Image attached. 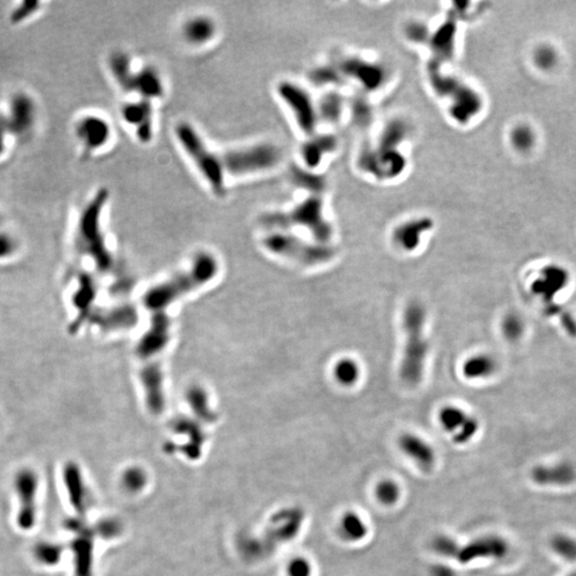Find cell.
<instances>
[{
  "instance_id": "6da1fadb",
  "label": "cell",
  "mask_w": 576,
  "mask_h": 576,
  "mask_svg": "<svg viewBox=\"0 0 576 576\" xmlns=\"http://www.w3.org/2000/svg\"><path fill=\"white\" fill-rule=\"evenodd\" d=\"M427 319L426 308L420 302L412 301L405 308L402 330L405 334L404 355L399 375L408 387H418L424 377L429 344L425 335Z\"/></svg>"
},
{
  "instance_id": "7a4b0ae2",
  "label": "cell",
  "mask_w": 576,
  "mask_h": 576,
  "mask_svg": "<svg viewBox=\"0 0 576 576\" xmlns=\"http://www.w3.org/2000/svg\"><path fill=\"white\" fill-rule=\"evenodd\" d=\"M175 135L187 156L198 169L210 189L217 196L225 194V170L221 157L212 152L192 124L182 122L175 127Z\"/></svg>"
},
{
  "instance_id": "3957f363",
  "label": "cell",
  "mask_w": 576,
  "mask_h": 576,
  "mask_svg": "<svg viewBox=\"0 0 576 576\" xmlns=\"http://www.w3.org/2000/svg\"><path fill=\"white\" fill-rule=\"evenodd\" d=\"M261 223L271 229L284 230L304 227L310 232L318 243L327 245L333 236V229L324 215L320 196H310L290 212H272L261 218Z\"/></svg>"
},
{
  "instance_id": "277c9868",
  "label": "cell",
  "mask_w": 576,
  "mask_h": 576,
  "mask_svg": "<svg viewBox=\"0 0 576 576\" xmlns=\"http://www.w3.org/2000/svg\"><path fill=\"white\" fill-rule=\"evenodd\" d=\"M442 66L429 61L427 66L428 78L432 89L438 95L452 103L450 112L459 122L469 121L481 108V100L475 92L458 82L449 75L444 74Z\"/></svg>"
},
{
  "instance_id": "5b68a950",
  "label": "cell",
  "mask_w": 576,
  "mask_h": 576,
  "mask_svg": "<svg viewBox=\"0 0 576 576\" xmlns=\"http://www.w3.org/2000/svg\"><path fill=\"white\" fill-rule=\"evenodd\" d=\"M7 122L15 142H28L35 136L40 120V108L37 98L25 89L11 92L0 110Z\"/></svg>"
},
{
  "instance_id": "8992f818",
  "label": "cell",
  "mask_w": 576,
  "mask_h": 576,
  "mask_svg": "<svg viewBox=\"0 0 576 576\" xmlns=\"http://www.w3.org/2000/svg\"><path fill=\"white\" fill-rule=\"evenodd\" d=\"M280 159V149L269 143L230 149L221 156L225 173L232 176H247L270 170Z\"/></svg>"
},
{
  "instance_id": "52a82bcc",
  "label": "cell",
  "mask_w": 576,
  "mask_h": 576,
  "mask_svg": "<svg viewBox=\"0 0 576 576\" xmlns=\"http://www.w3.org/2000/svg\"><path fill=\"white\" fill-rule=\"evenodd\" d=\"M264 245L269 251L275 254L308 266L326 264L336 254L333 247L324 243H308L296 236L282 232L273 233L265 237Z\"/></svg>"
},
{
  "instance_id": "ba28073f",
  "label": "cell",
  "mask_w": 576,
  "mask_h": 576,
  "mask_svg": "<svg viewBox=\"0 0 576 576\" xmlns=\"http://www.w3.org/2000/svg\"><path fill=\"white\" fill-rule=\"evenodd\" d=\"M40 476L35 469L24 467L15 473L13 490L17 499L15 524L21 532H31L39 519Z\"/></svg>"
},
{
  "instance_id": "9c48e42d",
  "label": "cell",
  "mask_w": 576,
  "mask_h": 576,
  "mask_svg": "<svg viewBox=\"0 0 576 576\" xmlns=\"http://www.w3.org/2000/svg\"><path fill=\"white\" fill-rule=\"evenodd\" d=\"M109 198L105 188L96 192L80 214L77 227V243L80 249L90 253L98 261H106L105 243L101 232V216Z\"/></svg>"
},
{
  "instance_id": "30bf717a",
  "label": "cell",
  "mask_w": 576,
  "mask_h": 576,
  "mask_svg": "<svg viewBox=\"0 0 576 576\" xmlns=\"http://www.w3.org/2000/svg\"><path fill=\"white\" fill-rule=\"evenodd\" d=\"M215 271V263L207 255H202L198 257L192 275H185L176 281H172L169 284L160 286L157 290L149 292L147 297V304L152 308L165 306L170 304L174 297L180 296L183 292H188L194 287L202 284V283L212 278V273Z\"/></svg>"
},
{
  "instance_id": "8fae6325",
  "label": "cell",
  "mask_w": 576,
  "mask_h": 576,
  "mask_svg": "<svg viewBox=\"0 0 576 576\" xmlns=\"http://www.w3.org/2000/svg\"><path fill=\"white\" fill-rule=\"evenodd\" d=\"M278 92L281 100L292 112L300 129L306 135H315L319 115L308 92L288 82L279 84Z\"/></svg>"
},
{
  "instance_id": "7c38bea8",
  "label": "cell",
  "mask_w": 576,
  "mask_h": 576,
  "mask_svg": "<svg viewBox=\"0 0 576 576\" xmlns=\"http://www.w3.org/2000/svg\"><path fill=\"white\" fill-rule=\"evenodd\" d=\"M68 530L74 534L70 548L75 576H92L94 565V530L86 526L84 519L68 521Z\"/></svg>"
},
{
  "instance_id": "4fadbf2b",
  "label": "cell",
  "mask_w": 576,
  "mask_h": 576,
  "mask_svg": "<svg viewBox=\"0 0 576 576\" xmlns=\"http://www.w3.org/2000/svg\"><path fill=\"white\" fill-rule=\"evenodd\" d=\"M508 541L496 534L483 535L467 544H460L456 559L461 565L479 560H501L509 554Z\"/></svg>"
},
{
  "instance_id": "5bb4252c",
  "label": "cell",
  "mask_w": 576,
  "mask_h": 576,
  "mask_svg": "<svg viewBox=\"0 0 576 576\" xmlns=\"http://www.w3.org/2000/svg\"><path fill=\"white\" fill-rule=\"evenodd\" d=\"M62 481L71 507L78 518L84 519L91 507V495L84 472L76 462L66 463L62 469Z\"/></svg>"
},
{
  "instance_id": "9a60e30c",
  "label": "cell",
  "mask_w": 576,
  "mask_h": 576,
  "mask_svg": "<svg viewBox=\"0 0 576 576\" xmlns=\"http://www.w3.org/2000/svg\"><path fill=\"white\" fill-rule=\"evenodd\" d=\"M74 133L84 154H92L103 149L111 137L109 123L94 115L80 118L75 124Z\"/></svg>"
},
{
  "instance_id": "2e32d148",
  "label": "cell",
  "mask_w": 576,
  "mask_h": 576,
  "mask_svg": "<svg viewBox=\"0 0 576 576\" xmlns=\"http://www.w3.org/2000/svg\"><path fill=\"white\" fill-rule=\"evenodd\" d=\"M304 522V512L298 507L277 511L268 521L265 538L271 546L292 541L301 530Z\"/></svg>"
},
{
  "instance_id": "e0dca14e",
  "label": "cell",
  "mask_w": 576,
  "mask_h": 576,
  "mask_svg": "<svg viewBox=\"0 0 576 576\" xmlns=\"http://www.w3.org/2000/svg\"><path fill=\"white\" fill-rule=\"evenodd\" d=\"M439 422L458 445L471 442L479 430V420L459 407H444L439 413Z\"/></svg>"
},
{
  "instance_id": "ac0fdd59",
  "label": "cell",
  "mask_w": 576,
  "mask_h": 576,
  "mask_svg": "<svg viewBox=\"0 0 576 576\" xmlns=\"http://www.w3.org/2000/svg\"><path fill=\"white\" fill-rule=\"evenodd\" d=\"M335 66L343 78H353L371 91L380 88L387 80V71L382 66L355 57L343 59Z\"/></svg>"
},
{
  "instance_id": "d6986e66",
  "label": "cell",
  "mask_w": 576,
  "mask_h": 576,
  "mask_svg": "<svg viewBox=\"0 0 576 576\" xmlns=\"http://www.w3.org/2000/svg\"><path fill=\"white\" fill-rule=\"evenodd\" d=\"M530 479L542 487H566L576 481V469L567 461L535 465L530 473Z\"/></svg>"
},
{
  "instance_id": "ffe728a7",
  "label": "cell",
  "mask_w": 576,
  "mask_h": 576,
  "mask_svg": "<svg viewBox=\"0 0 576 576\" xmlns=\"http://www.w3.org/2000/svg\"><path fill=\"white\" fill-rule=\"evenodd\" d=\"M121 113L124 121L135 129L139 141L149 143L152 139L154 129L152 102L140 98L138 101L127 103L122 107Z\"/></svg>"
},
{
  "instance_id": "44dd1931",
  "label": "cell",
  "mask_w": 576,
  "mask_h": 576,
  "mask_svg": "<svg viewBox=\"0 0 576 576\" xmlns=\"http://www.w3.org/2000/svg\"><path fill=\"white\" fill-rule=\"evenodd\" d=\"M398 446L402 454L412 460L420 469L428 471L434 469L436 462V454L431 444L418 434H402L398 440Z\"/></svg>"
},
{
  "instance_id": "7402d4cb",
  "label": "cell",
  "mask_w": 576,
  "mask_h": 576,
  "mask_svg": "<svg viewBox=\"0 0 576 576\" xmlns=\"http://www.w3.org/2000/svg\"><path fill=\"white\" fill-rule=\"evenodd\" d=\"M434 227V221L429 218H418L400 224L393 232L395 245L406 252H412L422 243L424 234Z\"/></svg>"
},
{
  "instance_id": "603a6c76",
  "label": "cell",
  "mask_w": 576,
  "mask_h": 576,
  "mask_svg": "<svg viewBox=\"0 0 576 576\" xmlns=\"http://www.w3.org/2000/svg\"><path fill=\"white\" fill-rule=\"evenodd\" d=\"M456 24L453 21L444 23L439 29L429 37V46L434 64L443 66L454 56L455 50Z\"/></svg>"
},
{
  "instance_id": "cb8c5ba5",
  "label": "cell",
  "mask_w": 576,
  "mask_h": 576,
  "mask_svg": "<svg viewBox=\"0 0 576 576\" xmlns=\"http://www.w3.org/2000/svg\"><path fill=\"white\" fill-rule=\"evenodd\" d=\"M131 92L149 102L160 98L165 93L164 84L160 75L151 66H145L140 71H137L133 74Z\"/></svg>"
},
{
  "instance_id": "d4e9b609",
  "label": "cell",
  "mask_w": 576,
  "mask_h": 576,
  "mask_svg": "<svg viewBox=\"0 0 576 576\" xmlns=\"http://www.w3.org/2000/svg\"><path fill=\"white\" fill-rule=\"evenodd\" d=\"M336 147L337 140L334 136H310V140L306 141L302 147V158L310 168H315L319 165L324 155L333 152Z\"/></svg>"
},
{
  "instance_id": "484cf974",
  "label": "cell",
  "mask_w": 576,
  "mask_h": 576,
  "mask_svg": "<svg viewBox=\"0 0 576 576\" xmlns=\"http://www.w3.org/2000/svg\"><path fill=\"white\" fill-rule=\"evenodd\" d=\"M184 37L194 45L207 44L216 35V25L210 17H196L185 24Z\"/></svg>"
},
{
  "instance_id": "4316f807",
  "label": "cell",
  "mask_w": 576,
  "mask_h": 576,
  "mask_svg": "<svg viewBox=\"0 0 576 576\" xmlns=\"http://www.w3.org/2000/svg\"><path fill=\"white\" fill-rule=\"evenodd\" d=\"M339 530L346 541L359 542L369 534V525L359 513L347 511L340 521Z\"/></svg>"
},
{
  "instance_id": "83f0119b",
  "label": "cell",
  "mask_w": 576,
  "mask_h": 576,
  "mask_svg": "<svg viewBox=\"0 0 576 576\" xmlns=\"http://www.w3.org/2000/svg\"><path fill=\"white\" fill-rule=\"evenodd\" d=\"M109 66L112 76L119 84L120 88H122L124 91L131 92V84H133L135 71L133 70L129 56L123 53L113 54L110 58Z\"/></svg>"
},
{
  "instance_id": "f1b7e54d",
  "label": "cell",
  "mask_w": 576,
  "mask_h": 576,
  "mask_svg": "<svg viewBox=\"0 0 576 576\" xmlns=\"http://www.w3.org/2000/svg\"><path fill=\"white\" fill-rule=\"evenodd\" d=\"M408 133L409 127L406 122L398 119L393 120L383 129L378 147L387 151H398L397 149L406 140Z\"/></svg>"
},
{
  "instance_id": "f546056e",
  "label": "cell",
  "mask_w": 576,
  "mask_h": 576,
  "mask_svg": "<svg viewBox=\"0 0 576 576\" xmlns=\"http://www.w3.org/2000/svg\"><path fill=\"white\" fill-rule=\"evenodd\" d=\"M64 548L52 541H40L33 546L32 556L35 561L43 567H55L64 557Z\"/></svg>"
},
{
  "instance_id": "4dcf8cb0",
  "label": "cell",
  "mask_w": 576,
  "mask_h": 576,
  "mask_svg": "<svg viewBox=\"0 0 576 576\" xmlns=\"http://www.w3.org/2000/svg\"><path fill=\"white\" fill-rule=\"evenodd\" d=\"M496 369L494 360L487 355H476L465 362L462 371L467 379H485Z\"/></svg>"
},
{
  "instance_id": "1f68e13d",
  "label": "cell",
  "mask_w": 576,
  "mask_h": 576,
  "mask_svg": "<svg viewBox=\"0 0 576 576\" xmlns=\"http://www.w3.org/2000/svg\"><path fill=\"white\" fill-rule=\"evenodd\" d=\"M550 548L560 559L576 561V537L566 532H557L550 540Z\"/></svg>"
},
{
  "instance_id": "d6a6232c",
  "label": "cell",
  "mask_w": 576,
  "mask_h": 576,
  "mask_svg": "<svg viewBox=\"0 0 576 576\" xmlns=\"http://www.w3.org/2000/svg\"><path fill=\"white\" fill-rule=\"evenodd\" d=\"M344 100L339 93H329L320 101L319 115L324 121L337 123L343 115Z\"/></svg>"
},
{
  "instance_id": "836d02e7",
  "label": "cell",
  "mask_w": 576,
  "mask_h": 576,
  "mask_svg": "<svg viewBox=\"0 0 576 576\" xmlns=\"http://www.w3.org/2000/svg\"><path fill=\"white\" fill-rule=\"evenodd\" d=\"M334 378L344 387H353L360 379L361 369L355 360L342 359L336 363L333 369Z\"/></svg>"
},
{
  "instance_id": "e575fe53",
  "label": "cell",
  "mask_w": 576,
  "mask_h": 576,
  "mask_svg": "<svg viewBox=\"0 0 576 576\" xmlns=\"http://www.w3.org/2000/svg\"><path fill=\"white\" fill-rule=\"evenodd\" d=\"M292 178L295 184L301 187L302 189L312 192L313 196H320L326 189V180L319 175L308 172V171L294 169L292 172Z\"/></svg>"
},
{
  "instance_id": "d590c367",
  "label": "cell",
  "mask_w": 576,
  "mask_h": 576,
  "mask_svg": "<svg viewBox=\"0 0 576 576\" xmlns=\"http://www.w3.org/2000/svg\"><path fill=\"white\" fill-rule=\"evenodd\" d=\"M167 322L165 319H157L155 327L153 328L152 331L149 335L145 337L142 345H140V351L142 355H153L156 353L157 350L164 345L165 340H166Z\"/></svg>"
},
{
  "instance_id": "8d00e7d4",
  "label": "cell",
  "mask_w": 576,
  "mask_h": 576,
  "mask_svg": "<svg viewBox=\"0 0 576 576\" xmlns=\"http://www.w3.org/2000/svg\"><path fill=\"white\" fill-rule=\"evenodd\" d=\"M121 483L124 489L129 492H141L147 487V472L138 467H129L122 473Z\"/></svg>"
},
{
  "instance_id": "74e56055",
  "label": "cell",
  "mask_w": 576,
  "mask_h": 576,
  "mask_svg": "<svg viewBox=\"0 0 576 576\" xmlns=\"http://www.w3.org/2000/svg\"><path fill=\"white\" fill-rule=\"evenodd\" d=\"M375 494L381 504L393 506L402 497V489L396 481L385 479L375 485Z\"/></svg>"
},
{
  "instance_id": "f35d334b",
  "label": "cell",
  "mask_w": 576,
  "mask_h": 576,
  "mask_svg": "<svg viewBox=\"0 0 576 576\" xmlns=\"http://www.w3.org/2000/svg\"><path fill=\"white\" fill-rule=\"evenodd\" d=\"M147 379H145V385H147V394H149V406L153 409V411L158 413L162 407V402H161V392H160V378H159V373L157 369H149L147 373H145Z\"/></svg>"
},
{
  "instance_id": "ab89813d",
  "label": "cell",
  "mask_w": 576,
  "mask_h": 576,
  "mask_svg": "<svg viewBox=\"0 0 576 576\" xmlns=\"http://www.w3.org/2000/svg\"><path fill=\"white\" fill-rule=\"evenodd\" d=\"M431 548L436 554L443 557L456 559L460 544H458L457 540L454 539L453 537L440 535L432 540Z\"/></svg>"
},
{
  "instance_id": "60d3db41",
  "label": "cell",
  "mask_w": 576,
  "mask_h": 576,
  "mask_svg": "<svg viewBox=\"0 0 576 576\" xmlns=\"http://www.w3.org/2000/svg\"><path fill=\"white\" fill-rule=\"evenodd\" d=\"M310 80L317 84H334L341 82L343 76L336 66H328L313 71Z\"/></svg>"
},
{
  "instance_id": "b9f144b4",
  "label": "cell",
  "mask_w": 576,
  "mask_h": 576,
  "mask_svg": "<svg viewBox=\"0 0 576 576\" xmlns=\"http://www.w3.org/2000/svg\"><path fill=\"white\" fill-rule=\"evenodd\" d=\"M94 532H97V534L104 539H115L123 532V528L120 521L115 520V519H106L98 523Z\"/></svg>"
},
{
  "instance_id": "7bdbcfd3",
  "label": "cell",
  "mask_w": 576,
  "mask_h": 576,
  "mask_svg": "<svg viewBox=\"0 0 576 576\" xmlns=\"http://www.w3.org/2000/svg\"><path fill=\"white\" fill-rule=\"evenodd\" d=\"M19 248V241L13 234L0 230V259H8L15 254Z\"/></svg>"
},
{
  "instance_id": "ee69618b",
  "label": "cell",
  "mask_w": 576,
  "mask_h": 576,
  "mask_svg": "<svg viewBox=\"0 0 576 576\" xmlns=\"http://www.w3.org/2000/svg\"><path fill=\"white\" fill-rule=\"evenodd\" d=\"M353 115L355 123L359 124L361 127H365L373 118V111H371V106L365 102V100L357 98L353 104Z\"/></svg>"
},
{
  "instance_id": "f6af8a7d",
  "label": "cell",
  "mask_w": 576,
  "mask_h": 576,
  "mask_svg": "<svg viewBox=\"0 0 576 576\" xmlns=\"http://www.w3.org/2000/svg\"><path fill=\"white\" fill-rule=\"evenodd\" d=\"M15 143V139L10 131L7 122L3 118V113L0 112V160L5 158L6 155L9 152L10 147Z\"/></svg>"
},
{
  "instance_id": "bcb514c9",
  "label": "cell",
  "mask_w": 576,
  "mask_h": 576,
  "mask_svg": "<svg viewBox=\"0 0 576 576\" xmlns=\"http://www.w3.org/2000/svg\"><path fill=\"white\" fill-rule=\"evenodd\" d=\"M312 565L306 558H294L287 566L288 576H312Z\"/></svg>"
},
{
  "instance_id": "7dc6e473",
  "label": "cell",
  "mask_w": 576,
  "mask_h": 576,
  "mask_svg": "<svg viewBox=\"0 0 576 576\" xmlns=\"http://www.w3.org/2000/svg\"><path fill=\"white\" fill-rule=\"evenodd\" d=\"M407 37L414 42H422V41L424 42V41L429 40L427 28L420 25V24L416 23L409 25L408 28H407Z\"/></svg>"
},
{
  "instance_id": "c3c4849f",
  "label": "cell",
  "mask_w": 576,
  "mask_h": 576,
  "mask_svg": "<svg viewBox=\"0 0 576 576\" xmlns=\"http://www.w3.org/2000/svg\"><path fill=\"white\" fill-rule=\"evenodd\" d=\"M430 576H458V574L448 566L436 565L430 569Z\"/></svg>"
},
{
  "instance_id": "681fc988",
  "label": "cell",
  "mask_w": 576,
  "mask_h": 576,
  "mask_svg": "<svg viewBox=\"0 0 576 576\" xmlns=\"http://www.w3.org/2000/svg\"><path fill=\"white\" fill-rule=\"evenodd\" d=\"M514 139H516V142L518 143L519 145H521V147H525V145H528L530 141V136L528 135L526 131H523V129L522 131H518V133H517Z\"/></svg>"
},
{
  "instance_id": "f907efd6",
  "label": "cell",
  "mask_w": 576,
  "mask_h": 576,
  "mask_svg": "<svg viewBox=\"0 0 576 576\" xmlns=\"http://www.w3.org/2000/svg\"><path fill=\"white\" fill-rule=\"evenodd\" d=\"M3 215H1V214H0V230L3 229Z\"/></svg>"
},
{
  "instance_id": "816d5d0a",
  "label": "cell",
  "mask_w": 576,
  "mask_h": 576,
  "mask_svg": "<svg viewBox=\"0 0 576 576\" xmlns=\"http://www.w3.org/2000/svg\"><path fill=\"white\" fill-rule=\"evenodd\" d=\"M567 576H576V571L572 572V573L568 574Z\"/></svg>"
}]
</instances>
